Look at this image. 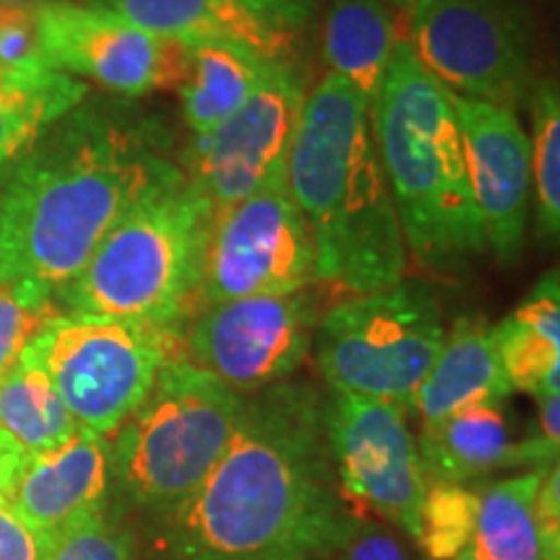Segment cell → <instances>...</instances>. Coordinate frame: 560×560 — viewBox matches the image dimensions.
<instances>
[{"mask_svg":"<svg viewBox=\"0 0 560 560\" xmlns=\"http://www.w3.org/2000/svg\"><path fill=\"white\" fill-rule=\"evenodd\" d=\"M327 400L280 382L244 400L229 450L161 524L164 560H317L353 520L327 444Z\"/></svg>","mask_w":560,"mask_h":560,"instance_id":"cell-1","label":"cell"},{"mask_svg":"<svg viewBox=\"0 0 560 560\" xmlns=\"http://www.w3.org/2000/svg\"><path fill=\"white\" fill-rule=\"evenodd\" d=\"M174 172L179 161L153 117L86 100L0 182V283L55 299L109 229Z\"/></svg>","mask_w":560,"mask_h":560,"instance_id":"cell-2","label":"cell"},{"mask_svg":"<svg viewBox=\"0 0 560 560\" xmlns=\"http://www.w3.org/2000/svg\"><path fill=\"white\" fill-rule=\"evenodd\" d=\"M285 190L310 223L314 285L335 301L389 289L405 278L408 247L376 153L369 104L340 75L327 73L306 91Z\"/></svg>","mask_w":560,"mask_h":560,"instance_id":"cell-3","label":"cell"},{"mask_svg":"<svg viewBox=\"0 0 560 560\" xmlns=\"http://www.w3.org/2000/svg\"><path fill=\"white\" fill-rule=\"evenodd\" d=\"M369 117L408 255L439 276L486 255L452 94L420 66L405 37L397 39Z\"/></svg>","mask_w":560,"mask_h":560,"instance_id":"cell-4","label":"cell"},{"mask_svg":"<svg viewBox=\"0 0 560 560\" xmlns=\"http://www.w3.org/2000/svg\"><path fill=\"white\" fill-rule=\"evenodd\" d=\"M213 208L185 172L159 182L55 293L60 312L177 330L198 301Z\"/></svg>","mask_w":560,"mask_h":560,"instance_id":"cell-5","label":"cell"},{"mask_svg":"<svg viewBox=\"0 0 560 560\" xmlns=\"http://www.w3.org/2000/svg\"><path fill=\"white\" fill-rule=\"evenodd\" d=\"M244 400L185 355L166 361L109 439L117 493L156 522L177 514L229 450Z\"/></svg>","mask_w":560,"mask_h":560,"instance_id":"cell-6","label":"cell"},{"mask_svg":"<svg viewBox=\"0 0 560 560\" xmlns=\"http://www.w3.org/2000/svg\"><path fill=\"white\" fill-rule=\"evenodd\" d=\"M444 312L423 280L348 296L319 317L317 369L330 392L410 410L444 342Z\"/></svg>","mask_w":560,"mask_h":560,"instance_id":"cell-7","label":"cell"},{"mask_svg":"<svg viewBox=\"0 0 560 560\" xmlns=\"http://www.w3.org/2000/svg\"><path fill=\"white\" fill-rule=\"evenodd\" d=\"M174 342L177 330L60 312L24 353L45 369L81 429L112 439L174 359Z\"/></svg>","mask_w":560,"mask_h":560,"instance_id":"cell-8","label":"cell"},{"mask_svg":"<svg viewBox=\"0 0 560 560\" xmlns=\"http://www.w3.org/2000/svg\"><path fill=\"white\" fill-rule=\"evenodd\" d=\"M410 50L459 100L520 109L535 91L527 13L509 0H416Z\"/></svg>","mask_w":560,"mask_h":560,"instance_id":"cell-9","label":"cell"},{"mask_svg":"<svg viewBox=\"0 0 560 560\" xmlns=\"http://www.w3.org/2000/svg\"><path fill=\"white\" fill-rule=\"evenodd\" d=\"M304 102V70L296 62H278L229 120L190 138L179 166L213 213L285 185Z\"/></svg>","mask_w":560,"mask_h":560,"instance_id":"cell-10","label":"cell"},{"mask_svg":"<svg viewBox=\"0 0 560 560\" xmlns=\"http://www.w3.org/2000/svg\"><path fill=\"white\" fill-rule=\"evenodd\" d=\"M312 289L202 306L185 335V359L242 397L289 382L322 317V296Z\"/></svg>","mask_w":560,"mask_h":560,"instance_id":"cell-11","label":"cell"},{"mask_svg":"<svg viewBox=\"0 0 560 560\" xmlns=\"http://www.w3.org/2000/svg\"><path fill=\"white\" fill-rule=\"evenodd\" d=\"M310 223L285 185L213 213L198 299L202 306L285 296L314 285Z\"/></svg>","mask_w":560,"mask_h":560,"instance_id":"cell-12","label":"cell"},{"mask_svg":"<svg viewBox=\"0 0 560 560\" xmlns=\"http://www.w3.org/2000/svg\"><path fill=\"white\" fill-rule=\"evenodd\" d=\"M34 21L47 66L122 100L179 89L185 79V42L143 32L94 0H39Z\"/></svg>","mask_w":560,"mask_h":560,"instance_id":"cell-13","label":"cell"},{"mask_svg":"<svg viewBox=\"0 0 560 560\" xmlns=\"http://www.w3.org/2000/svg\"><path fill=\"white\" fill-rule=\"evenodd\" d=\"M325 418L340 488L418 542L429 480L405 410L374 397L332 392Z\"/></svg>","mask_w":560,"mask_h":560,"instance_id":"cell-14","label":"cell"},{"mask_svg":"<svg viewBox=\"0 0 560 560\" xmlns=\"http://www.w3.org/2000/svg\"><path fill=\"white\" fill-rule=\"evenodd\" d=\"M164 39L229 42L265 60L301 66L319 0H94Z\"/></svg>","mask_w":560,"mask_h":560,"instance_id":"cell-15","label":"cell"},{"mask_svg":"<svg viewBox=\"0 0 560 560\" xmlns=\"http://www.w3.org/2000/svg\"><path fill=\"white\" fill-rule=\"evenodd\" d=\"M488 249L511 265L524 247L532 208V149L514 109L452 94Z\"/></svg>","mask_w":560,"mask_h":560,"instance_id":"cell-16","label":"cell"},{"mask_svg":"<svg viewBox=\"0 0 560 560\" xmlns=\"http://www.w3.org/2000/svg\"><path fill=\"white\" fill-rule=\"evenodd\" d=\"M112 495V441L79 429L58 450L26 457L9 506L32 527L55 537L70 524L107 514Z\"/></svg>","mask_w":560,"mask_h":560,"instance_id":"cell-17","label":"cell"},{"mask_svg":"<svg viewBox=\"0 0 560 560\" xmlns=\"http://www.w3.org/2000/svg\"><path fill=\"white\" fill-rule=\"evenodd\" d=\"M418 454L425 480L459 486L503 467L529 465V470H540L558 457V452L540 436L516 444L501 405H478L433 425H423Z\"/></svg>","mask_w":560,"mask_h":560,"instance_id":"cell-18","label":"cell"},{"mask_svg":"<svg viewBox=\"0 0 560 560\" xmlns=\"http://www.w3.org/2000/svg\"><path fill=\"white\" fill-rule=\"evenodd\" d=\"M511 392L514 389L503 371L495 327L478 314H465L446 330L436 361L416 392L412 408L423 425H433L459 410L501 405Z\"/></svg>","mask_w":560,"mask_h":560,"instance_id":"cell-19","label":"cell"},{"mask_svg":"<svg viewBox=\"0 0 560 560\" xmlns=\"http://www.w3.org/2000/svg\"><path fill=\"white\" fill-rule=\"evenodd\" d=\"M322 60L371 104L395 52L397 24L389 0H332L322 19Z\"/></svg>","mask_w":560,"mask_h":560,"instance_id":"cell-20","label":"cell"},{"mask_svg":"<svg viewBox=\"0 0 560 560\" xmlns=\"http://www.w3.org/2000/svg\"><path fill=\"white\" fill-rule=\"evenodd\" d=\"M276 66L278 62L229 42L187 45V70L179 96L182 117L192 136H202L229 120Z\"/></svg>","mask_w":560,"mask_h":560,"instance_id":"cell-21","label":"cell"},{"mask_svg":"<svg viewBox=\"0 0 560 560\" xmlns=\"http://www.w3.org/2000/svg\"><path fill=\"white\" fill-rule=\"evenodd\" d=\"M89 100V83L55 68L11 70L0 66V182L37 140Z\"/></svg>","mask_w":560,"mask_h":560,"instance_id":"cell-22","label":"cell"},{"mask_svg":"<svg viewBox=\"0 0 560 560\" xmlns=\"http://www.w3.org/2000/svg\"><path fill=\"white\" fill-rule=\"evenodd\" d=\"M495 327L503 371L511 389L560 395V285L558 272H545L520 310Z\"/></svg>","mask_w":560,"mask_h":560,"instance_id":"cell-23","label":"cell"},{"mask_svg":"<svg viewBox=\"0 0 560 560\" xmlns=\"http://www.w3.org/2000/svg\"><path fill=\"white\" fill-rule=\"evenodd\" d=\"M550 467L499 480L478 495L470 548L480 560H560L537 522V490Z\"/></svg>","mask_w":560,"mask_h":560,"instance_id":"cell-24","label":"cell"},{"mask_svg":"<svg viewBox=\"0 0 560 560\" xmlns=\"http://www.w3.org/2000/svg\"><path fill=\"white\" fill-rule=\"evenodd\" d=\"M0 429L26 454L58 450L81 429L70 416L58 389L32 355L21 359L0 376Z\"/></svg>","mask_w":560,"mask_h":560,"instance_id":"cell-25","label":"cell"},{"mask_svg":"<svg viewBox=\"0 0 560 560\" xmlns=\"http://www.w3.org/2000/svg\"><path fill=\"white\" fill-rule=\"evenodd\" d=\"M532 192L545 240L560 229V100L556 81H540L532 91Z\"/></svg>","mask_w":560,"mask_h":560,"instance_id":"cell-26","label":"cell"},{"mask_svg":"<svg viewBox=\"0 0 560 560\" xmlns=\"http://www.w3.org/2000/svg\"><path fill=\"white\" fill-rule=\"evenodd\" d=\"M478 522V495L459 482L431 480L420 506L418 545L431 560H452L470 548Z\"/></svg>","mask_w":560,"mask_h":560,"instance_id":"cell-27","label":"cell"},{"mask_svg":"<svg viewBox=\"0 0 560 560\" xmlns=\"http://www.w3.org/2000/svg\"><path fill=\"white\" fill-rule=\"evenodd\" d=\"M60 314L58 301L30 285L0 283V376L21 359L42 327Z\"/></svg>","mask_w":560,"mask_h":560,"instance_id":"cell-28","label":"cell"},{"mask_svg":"<svg viewBox=\"0 0 560 560\" xmlns=\"http://www.w3.org/2000/svg\"><path fill=\"white\" fill-rule=\"evenodd\" d=\"M47 560H138V556L130 532L107 511L58 532Z\"/></svg>","mask_w":560,"mask_h":560,"instance_id":"cell-29","label":"cell"},{"mask_svg":"<svg viewBox=\"0 0 560 560\" xmlns=\"http://www.w3.org/2000/svg\"><path fill=\"white\" fill-rule=\"evenodd\" d=\"M317 560H418L402 537L384 524L353 516Z\"/></svg>","mask_w":560,"mask_h":560,"instance_id":"cell-30","label":"cell"},{"mask_svg":"<svg viewBox=\"0 0 560 560\" xmlns=\"http://www.w3.org/2000/svg\"><path fill=\"white\" fill-rule=\"evenodd\" d=\"M0 66L24 73L50 68L39 47L34 5H0Z\"/></svg>","mask_w":560,"mask_h":560,"instance_id":"cell-31","label":"cell"},{"mask_svg":"<svg viewBox=\"0 0 560 560\" xmlns=\"http://www.w3.org/2000/svg\"><path fill=\"white\" fill-rule=\"evenodd\" d=\"M52 537L32 527L11 506H0V560H47Z\"/></svg>","mask_w":560,"mask_h":560,"instance_id":"cell-32","label":"cell"},{"mask_svg":"<svg viewBox=\"0 0 560 560\" xmlns=\"http://www.w3.org/2000/svg\"><path fill=\"white\" fill-rule=\"evenodd\" d=\"M30 454L13 441L9 433L0 429V506H9L13 486H16L21 467Z\"/></svg>","mask_w":560,"mask_h":560,"instance_id":"cell-33","label":"cell"},{"mask_svg":"<svg viewBox=\"0 0 560 560\" xmlns=\"http://www.w3.org/2000/svg\"><path fill=\"white\" fill-rule=\"evenodd\" d=\"M540 402V439L548 441L552 450L558 452L560 441V425H558V412H560V395H537Z\"/></svg>","mask_w":560,"mask_h":560,"instance_id":"cell-34","label":"cell"},{"mask_svg":"<svg viewBox=\"0 0 560 560\" xmlns=\"http://www.w3.org/2000/svg\"><path fill=\"white\" fill-rule=\"evenodd\" d=\"M412 3H416V0H389V5H395V9L400 11H410Z\"/></svg>","mask_w":560,"mask_h":560,"instance_id":"cell-35","label":"cell"},{"mask_svg":"<svg viewBox=\"0 0 560 560\" xmlns=\"http://www.w3.org/2000/svg\"><path fill=\"white\" fill-rule=\"evenodd\" d=\"M39 0H0V5H34Z\"/></svg>","mask_w":560,"mask_h":560,"instance_id":"cell-36","label":"cell"},{"mask_svg":"<svg viewBox=\"0 0 560 560\" xmlns=\"http://www.w3.org/2000/svg\"><path fill=\"white\" fill-rule=\"evenodd\" d=\"M452 560H480L478 556H475V552H472V548H465V550H462L459 552V556L457 558H452Z\"/></svg>","mask_w":560,"mask_h":560,"instance_id":"cell-37","label":"cell"}]
</instances>
